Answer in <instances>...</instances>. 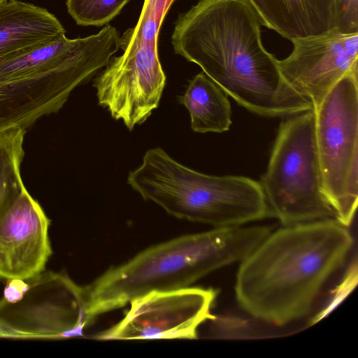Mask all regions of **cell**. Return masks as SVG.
<instances>
[{"mask_svg": "<svg viewBox=\"0 0 358 358\" xmlns=\"http://www.w3.org/2000/svg\"><path fill=\"white\" fill-rule=\"evenodd\" d=\"M263 25L249 0H199L178 16L171 41L176 54L250 112L274 117L312 110L264 47Z\"/></svg>", "mask_w": 358, "mask_h": 358, "instance_id": "6da1fadb", "label": "cell"}, {"mask_svg": "<svg viewBox=\"0 0 358 358\" xmlns=\"http://www.w3.org/2000/svg\"><path fill=\"white\" fill-rule=\"evenodd\" d=\"M353 244L348 227L336 218L272 231L241 262L238 304L255 319L278 327L306 317Z\"/></svg>", "mask_w": 358, "mask_h": 358, "instance_id": "7a4b0ae2", "label": "cell"}, {"mask_svg": "<svg viewBox=\"0 0 358 358\" xmlns=\"http://www.w3.org/2000/svg\"><path fill=\"white\" fill-rule=\"evenodd\" d=\"M272 231L268 225L217 227L144 250L85 286L87 326L145 294L189 287L219 268L241 262Z\"/></svg>", "mask_w": 358, "mask_h": 358, "instance_id": "3957f363", "label": "cell"}, {"mask_svg": "<svg viewBox=\"0 0 358 358\" xmlns=\"http://www.w3.org/2000/svg\"><path fill=\"white\" fill-rule=\"evenodd\" d=\"M127 183L169 215L214 228L243 225L271 215L259 182L236 176L203 174L161 148L148 150Z\"/></svg>", "mask_w": 358, "mask_h": 358, "instance_id": "277c9868", "label": "cell"}, {"mask_svg": "<svg viewBox=\"0 0 358 358\" xmlns=\"http://www.w3.org/2000/svg\"><path fill=\"white\" fill-rule=\"evenodd\" d=\"M175 0H144L137 24L120 37L123 51L94 80L99 105L132 130L156 109L166 84L158 55L161 26Z\"/></svg>", "mask_w": 358, "mask_h": 358, "instance_id": "5b68a950", "label": "cell"}, {"mask_svg": "<svg viewBox=\"0 0 358 358\" xmlns=\"http://www.w3.org/2000/svg\"><path fill=\"white\" fill-rule=\"evenodd\" d=\"M259 182L283 226L336 218L323 189L313 109L282 121Z\"/></svg>", "mask_w": 358, "mask_h": 358, "instance_id": "8992f818", "label": "cell"}, {"mask_svg": "<svg viewBox=\"0 0 358 358\" xmlns=\"http://www.w3.org/2000/svg\"><path fill=\"white\" fill-rule=\"evenodd\" d=\"M357 75L344 76L313 108L324 192L336 219L347 227L358 199Z\"/></svg>", "mask_w": 358, "mask_h": 358, "instance_id": "52a82bcc", "label": "cell"}, {"mask_svg": "<svg viewBox=\"0 0 358 358\" xmlns=\"http://www.w3.org/2000/svg\"><path fill=\"white\" fill-rule=\"evenodd\" d=\"M22 296L0 299V338L61 339L83 336L85 287L64 272L43 271L26 280Z\"/></svg>", "mask_w": 358, "mask_h": 358, "instance_id": "ba28073f", "label": "cell"}, {"mask_svg": "<svg viewBox=\"0 0 358 358\" xmlns=\"http://www.w3.org/2000/svg\"><path fill=\"white\" fill-rule=\"evenodd\" d=\"M217 295L212 288L189 287L149 292L130 301L124 317L94 338H196L199 326L214 317Z\"/></svg>", "mask_w": 358, "mask_h": 358, "instance_id": "9c48e42d", "label": "cell"}, {"mask_svg": "<svg viewBox=\"0 0 358 358\" xmlns=\"http://www.w3.org/2000/svg\"><path fill=\"white\" fill-rule=\"evenodd\" d=\"M116 28L106 25L96 34L59 39L0 62V85L52 75H69L84 81L107 66L120 48Z\"/></svg>", "mask_w": 358, "mask_h": 358, "instance_id": "30bf717a", "label": "cell"}, {"mask_svg": "<svg viewBox=\"0 0 358 358\" xmlns=\"http://www.w3.org/2000/svg\"><path fill=\"white\" fill-rule=\"evenodd\" d=\"M294 48L278 59L285 79L317 106L344 76L358 71V32L335 28L319 35L292 41Z\"/></svg>", "mask_w": 358, "mask_h": 358, "instance_id": "8fae6325", "label": "cell"}, {"mask_svg": "<svg viewBox=\"0 0 358 358\" xmlns=\"http://www.w3.org/2000/svg\"><path fill=\"white\" fill-rule=\"evenodd\" d=\"M50 222L24 187L0 215V281L27 280L45 270L52 254Z\"/></svg>", "mask_w": 358, "mask_h": 358, "instance_id": "7c38bea8", "label": "cell"}, {"mask_svg": "<svg viewBox=\"0 0 358 358\" xmlns=\"http://www.w3.org/2000/svg\"><path fill=\"white\" fill-rule=\"evenodd\" d=\"M75 88L60 76L0 85V134L14 127L27 129L41 117L57 113Z\"/></svg>", "mask_w": 358, "mask_h": 358, "instance_id": "4fadbf2b", "label": "cell"}, {"mask_svg": "<svg viewBox=\"0 0 358 358\" xmlns=\"http://www.w3.org/2000/svg\"><path fill=\"white\" fill-rule=\"evenodd\" d=\"M65 33L48 10L20 0H0V62L55 41Z\"/></svg>", "mask_w": 358, "mask_h": 358, "instance_id": "5bb4252c", "label": "cell"}, {"mask_svg": "<svg viewBox=\"0 0 358 358\" xmlns=\"http://www.w3.org/2000/svg\"><path fill=\"white\" fill-rule=\"evenodd\" d=\"M264 26L293 41L334 28V0H249Z\"/></svg>", "mask_w": 358, "mask_h": 358, "instance_id": "9a60e30c", "label": "cell"}, {"mask_svg": "<svg viewBox=\"0 0 358 358\" xmlns=\"http://www.w3.org/2000/svg\"><path fill=\"white\" fill-rule=\"evenodd\" d=\"M179 99L189 111L194 131L222 133L229 129L232 122L228 94L204 72L189 82Z\"/></svg>", "mask_w": 358, "mask_h": 358, "instance_id": "2e32d148", "label": "cell"}, {"mask_svg": "<svg viewBox=\"0 0 358 358\" xmlns=\"http://www.w3.org/2000/svg\"><path fill=\"white\" fill-rule=\"evenodd\" d=\"M24 136L18 129L0 134V215L25 187L21 176Z\"/></svg>", "mask_w": 358, "mask_h": 358, "instance_id": "e0dca14e", "label": "cell"}, {"mask_svg": "<svg viewBox=\"0 0 358 358\" xmlns=\"http://www.w3.org/2000/svg\"><path fill=\"white\" fill-rule=\"evenodd\" d=\"M131 0H67V10L77 24L101 27L118 15Z\"/></svg>", "mask_w": 358, "mask_h": 358, "instance_id": "ac0fdd59", "label": "cell"}, {"mask_svg": "<svg viewBox=\"0 0 358 358\" xmlns=\"http://www.w3.org/2000/svg\"><path fill=\"white\" fill-rule=\"evenodd\" d=\"M334 28L344 34L358 32V0H334Z\"/></svg>", "mask_w": 358, "mask_h": 358, "instance_id": "d6986e66", "label": "cell"}]
</instances>
